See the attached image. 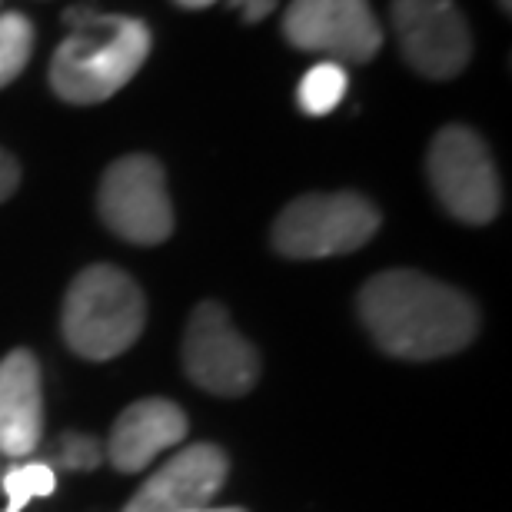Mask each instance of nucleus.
Masks as SVG:
<instances>
[{
  "label": "nucleus",
  "instance_id": "obj_1",
  "mask_svg": "<svg viewBox=\"0 0 512 512\" xmlns=\"http://www.w3.org/2000/svg\"><path fill=\"white\" fill-rule=\"evenodd\" d=\"M360 320L380 350L399 360H439L476 336L473 300L416 270H386L360 290Z\"/></svg>",
  "mask_w": 512,
  "mask_h": 512
},
{
  "label": "nucleus",
  "instance_id": "obj_2",
  "mask_svg": "<svg viewBox=\"0 0 512 512\" xmlns=\"http://www.w3.org/2000/svg\"><path fill=\"white\" fill-rule=\"evenodd\" d=\"M70 37L50 60V87L67 104H100L124 90L150 54V30L137 17L100 14L90 4L64 10Z\"/></svg>",
  "mask_w": 512,
  "mask_h": 512
},
{
  "label": "nucleus",
  "instance_id": "obj_3",
  "mask_svg": "<svg viewBox=\"0 0 512 512\" xmlns=\"http://www.w3.org/2000/svg\"><path fill=\"white\" fill-rule=\"evenodd\" d=\"M147 323V300L133 276L110 263L74 276L64 300V340L84 360H114L127 353Z\"/></svg>",
  "mask_w": 512,
  "mask_h": 512
},
{
  "label": "nucleus",
  "instance_id": "obj_4",
  "mask_svg": "<svg viewBox=\"0 0 512 512\" xmlns=\"http://www.w3.org/2000/svg\"><path fill=\"white\" fill-rule=\"evenodd\" d=\"M380 210L360 193H306L273 223V247L290 260H323L366 247Z\"/></svg>",
  "mask_w": 512,
  "mask_h": 512
},
{
  "label": "nucleus",
  "instance_id": "obj_5",
  "mask_svg": "<svg viewBox=\"0 0 512 512\" xmlns=\"http://www.w3.org/2000/svg\"><path fill=\"white\" fill-rule=\"evenodd\" d=\"M426 173L433 193L456 220L483 227L499 213V173L493 153L476 130L443 127L426 157Z\"/></svg>",
  "mask_w": 512,
  "mask_h": 512
},
{
  "label": "nucleus",
  "instance_id": "obj_6",
  "mask_svg": "<svg viewBox=\"0 0 512 512\" xmlns=\"http://www.w3.org/2000/svg\"><path fill=\"white\" fill-rule=\"evenodd\" d=\"M100 220L120 240L157 247L173 233V203L163 167L147 153H130L107 167L97 193Z\"/></svg>",
  "mask_w": 512,
  "mask_h": 512
},
{
  "label": "nucleus",
  "instance_id": "obj_7",
  "mask_svg": "<svg viewBox=\"0 0 512 512\" xmlns=\"http://www.w3.org/2000/svg\"><path fill=\"white\" fill-rule=\"evenodd\" d=\"M183 366L200 389L217 396H243L260 380V353L243 340L220 303H200L183 336Z\"/></svg>",
  "mask_w": 512,
  "mask_h": 512
},
{
  "label": "nucleus",
  "instance_id": "obj_8",
  "mask_svg": "<svg viewBox=\"0 0 512 512\" xmlns=\"http://www.w3.org/2000/svg\"><path fill=\"white\" fill-rule=\"evenodd\" d=\"M283 37L300 50L336 57V64H370L383 47L370 0H293Z\"/></svg>",
  "mask_w": 512,
  "mask_h": 512
},
{
  "label": "nucleus",
  "instance_id": "obj_9",
  "mask_svg": "<svg viewBox=\"0 0 512 512\" xmlns=\"http://www.w3.org/2000/svg\"><path fill=\"white\" fill-rule=\"evenodd\" d=\"M393 34L406 64L429 80L463 74L473 34L453 0H393Z\"/></svg>",
  "mask_w": 512,
  "mask_h": 512
},
{
  "label": "nucleus",
  "instance_id": "obj_10",
  "mask_svg": "<svg viewBox=\"0 0 512 512\" xmlns=\"http://www.w3.org/2000/svg\"><path fill=\"white\" fill-rule=\"evenodd\" d=\"M227 453L213 443H193L167 459L143 483L124 512H190L210 506V499L227 483Z\"/></svg>",
  "mask_w": 512,
  "mask_h": 512
},
{
  "label": "nucleus",
  "instance_id": "obj_11",
  "mask_svg": "<svg viewBox=\"0 0 512 512\" xmlns=\"http://www.w3.org/2000/svg\"><path fill=\"white\" fill-rule=\"evenodd\" d=\"M187 436V416L170 399H137L110 429L107 456L120 473H140Z\"/></svg>",
  "mask_w": 512,
  "mask_h": 512
},
{
  "label": "nucleus",
  "instance_id": "obj_12",
  "mask_svg": "<svg viewBox=\"0 0 512 512\" xmlns=\"http://www.w3.org/2000/svg\"><path fill=\"white\" fill-rule=\"evenodd\" d=\"M44 433V389L30 350H14L0 363V453L24 459Z\"/></svg>",
  "mask_w": 512,
  "mask_h": 512
},
{
  "label": "nucleus",
  "instance_id": "obj_13",
  "mask_svg": "<svg viewBox=\"0 0 512 512\" xmlns=\"http://www.w3.org/2000/svg\"><path fill=\"white\" fill-rule=\"evenodd\" d=\"M346 84H350L346 67L336 64V60H323V64H316L303 74L300 90H296V100H300V107L310 117H323V114H330V110H336L343 104Z\"/></svg>",
  "mask_w": 512,
  "mask_h": 512
},
{
  "label": "nucleus",
  "instance_id": "obj_14",
  "mask_svg": "<svg viewBox=\"0 0 512 512\" xmlns=\"http://www.w3.org/2000/svg\"><path fill=\"white\" fill-rule=\"evenodd\" d=\"M34 54V27L24 14H4L0 17V87L20 77Z\"/></svg>",
  "mask_w": 512,
  "mask_h": 512
},
{
  "label": "nucleus",
  "instance_id": "obj_15",
  "mask_svg": "<svg viewBox=\"0 0 512 512\" xmlns=\"http://www.w3.org/2000/svg\"><path fill=\"white\" fill-rule=\"evenodd\" d=\"M57 489V476L54 466L47 463H24L14 466L4 476V493H7V509L4 512H20L30 499L37 496H50Z\"/></svg>",
  "mask_w": 512,
  "mask_h": 512
},
{
  "label": "nucleus",
  "instance_id": "obj_16",
  "mask_svg": "<svg viewBox=\"0 0 512 512\" xmlns=\"http://www.w3.org/2000/svg\"><path fill=\"white\" fill-rule=\"evenodd\" d=\"M60 466H67V469L100 466V443L84 433H67L64 443H60Z\"/></svg>",
  "mask_w": 512,
  "mask_h": 512
},
{
  "label": "nucleus",
  "instance_id": "obj_17",
  "mask_svg": "<svg viewBox=\"0 0 512 512\" xmlns=\"http://www.w3.org/2000/svg\"><path fill=\"white\" fill-rule=\"evenodd\" d=\"M17 183H20V163L0 147V203H4L7 197H14Z\"/></svg>",
  "mask_w": 512,
  "mask_h": 512
},
{
  "label": "nucleus",
  "instance_id": "obj_18",
  "mask_svg": "<svg viewBox=\"0 0 512 512\" xmlns=\"http://www.w3.org/2000/svg\"><path fill=\"white\" fill-rule=\"evenodd\" d=\"M230 7L243 10V20H247V24H256V20H263L276 7V0H230Z\"/></svg>",
  "mask_w": 512,
  "mask_h": 512
},
{
  "label": "nucleus",
  "instance_id": "obj_19",
  "mask_svg": "<svg viewBox=\"0 0 512 512\" xmlns=\"http://www.w3.org/2000/svg\"><path fill=\"white\" fill-rule=\"evenodd\" d=\"M180 7H190V10H200V7H210V4H217V0H177Z\"/></svg>",
  "mask_w": 512,
  "mask_h": 512
},
{
  "label": "nucleus",
  "instance_id": "obj_20",
  "mask_svg": "<svg viewBox=\"0 0 512 512\" xmlns=\"http://www.w3.org/2000/svg\"><path fill=\"white\" fill-rule=\"evenodd\" d=\"M190 512H247V509H213V506H200V509H190Z\"/></svg>",
  "mask_w": 512,
  "mask_h": 512
},
{
  "label": "nucleus",
  "instance_id": "obj_21",
  "mask_svg": "<svg viewBox=\"0 0 512 512\" xmlns=\"http://www.w3.org/2000/svg\"><path fill=\"white\" fill-rule=\"evenodd\" d=\"M499 7H503V14H509V10H512V0H499Z\"/></svg>",
  "mask_w": 512,
  "mask_h": 512
}]
</instances>
